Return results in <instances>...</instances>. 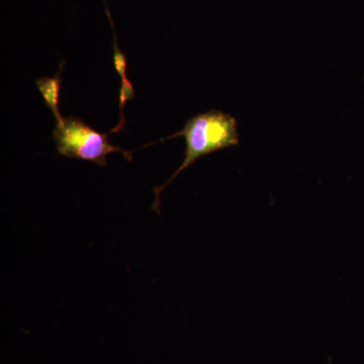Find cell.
Wrapping results in <instances>:
<instances>
[{"label": "cell", "instance_id": "1", "mask_svg": "<svg viewBox=\"0 0 364 364\" xmlns=\"http://www.w3.org/2000/svg\"><path fill=\"white\" fill-rule=\"evenodd\" d=\"M183 136L186 143V157L179 168L168 181L154 188L155 202L153 210H159V196L179 173L193 165L198 158L239 145L238 126L236 119L221 111H210L191 117L181 131L167 139ZM163 139L162 141L167 140Z\"/></svg>", "mask_w": 364, "mask_h": 364}, {"label": "cell", "instance_id": "3", "mask_svg": "<svg viewBox=\"0 0 364 364\" xmlns=\"http://www.w3.org/2000/svg\"><path fill=\"white\" fill-rule=\"evenodd\" d=\"M63 65L60 66V70L57 72L54 77H43L36 81L41 95L44 98L45 104L52 112L55 119L61 117L59 109L60 90H61V70Z\"/></svg>", "mask_w": 364, "mask_h": 364}, {"label": "cell", "instance_id": "2", "mask_svg": "<svg viewBox=\"0 0 364 364\" xmlns=\"http://www.w3.org/2000/svg\"><path fill=\"white\" fill-rule=\"evenodd\" d=\"M107 136L75 117H60L53 130V139L62 156L93 162L100 166L107 164V155L112 153H122L132 159L130 153L112 145Z\"/></svg>", "mask_w": 364, "mask_h": 364}]
</instances>
